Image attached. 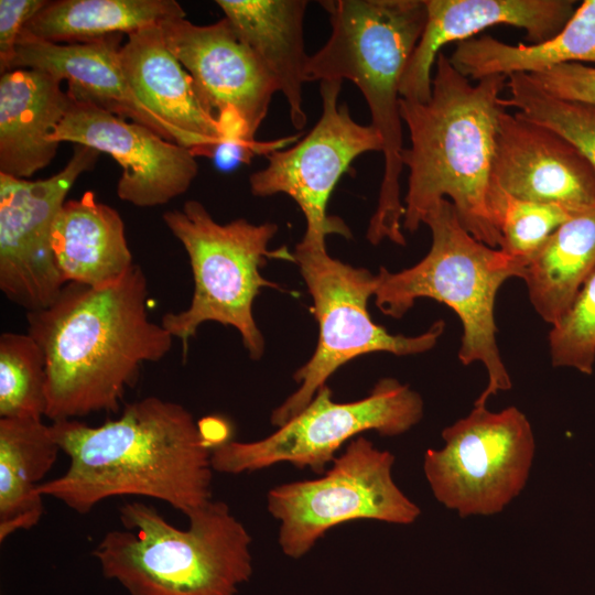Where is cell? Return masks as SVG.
<instances>
[{
  "instance_id": "obj_1",
  "label": "cell",
  "mask_w": 595,
  "mask_h": 595,
  "mask_svg": "<svg viewBox=\"0 0 595 595\" xmlns=\"http://www.w3.org/2000/svg\"><path fill=\"white\" fill-rule=\"evenodd\" d=\"M139 264L101 286L66 283L47 307L28 312V333L46 366V412L55 421L115 413L144 363L163 359L173 337L149 317Z\"/></svg>"
},
{
  "instance_id": "obj_2",
  "label": "cell",
  "mask_w": 595,
  "mask_h": 595,
  "mask_svg": "<svg viewBox=\"0 0 595 595\" xmlns=\"http://www.w3.org/2000/svg\"><path fill=\"white\" fill-rule=\"evenodd\" d=\"M50 430L71 462L37 491L77 513L116 496L159 499L184 515L212 500L213 448L176 402L147 397L99 426L72 419Z\"/></svg>"
},
{
  "instance_id": "obj_3",
  "label": "cell",
  "mask_w": 595,
  "mask_h": 595,
  "mask_svg": "<svg viewBox=\"0 0 595 595\" xmlns=\"http://www.w3.org/2000/svg\"><path fill=\"white\" fill-rule=\"evenodd\" d=\"M434 69L429 100L400 99L410 138L401 156L409 170L402 228L414 232L435 204L448 199L473 237L499 249L501 237L491 218L489 193L497 122L504 109L500 98L508 77L487 76L473 84L443 52Z\"/></svg>"
},
{
  "instance_id": "obj_4",
  "label": "cell",
  "mask_w": 595,
  "mask_h": 595,
  "mask_svg": "<svg viewBox=\"0 0 595 595\" xmlns=\"http://www.w3.org/2000/svg\"><path fill=\"white\" fill-rule=\"evenodd\" d=\"M332 32L305 65L306 82L348 79L361 91L371 126L383 142L385 167L367 239L403 246L404 206L400 195L403 170L400 85L426 22L424 0L320 1Z\"/></svg>"
},
{
  "instance_id": "obj_5",
  "label": "cell",
  "mask_w": 595,
  "mask_h": 595,
  "mask_svg": "<svg viewBox=\"0 0 595 595\" xmlns=\"http://www.w3.org/2000/svg\"><path fill=\"white\" fill-rule=\"evenodd\" d=\"M185 530L144 502L119 508L123 527L93 551L105 577L129 595H236L252 575L251 537L221 500L185 515Z\"/></svg>"
},
{
  "instance_id": "obj_6",
  "label": "cell",
  "mask_w": 595,
  "mask_h": 595,
  "mask_svg": "<svg viewBox=\"0 0 595 595\" xmlns=\"http://www.w3.org/2000/svg\"><path fill=\"white\" fill-rule=\"evenodd\" d=\"M423 224L432 235L428 255L399 272L380 268L376 305L394 318L421 298L450 306L463 325L458 359L464 366L479 361L487 370V387L474 402V407H486L489 397L512 387L497 345L496 295L509 278L522 279L526 266L473 237L448 199L435 204Z\"/></svg>"
},
{
  "instance_id": "obj_7",
  "label": "cell",
  "mask_w": 595,
  "mask_h": 595,
  "mask_svg": "<svg viewBox=\"0 0 595 595\" xmlns=\"http://www.w3.org/2000/svg\"><path fill=\"white\" fill-rule=\"evenodd\" d=\"M162 218L188 256L194 293L187 309L165 313L161 325L182 342L184 356L188 340L203 323L232 326L250 358L260 359L264 339L253 317V301L262 288L278 289L260 269L269 258L294 261L285 249H269L278 226L251 224L245 218L219 224L195 199L187 201L181 210L164 213Z\"/></svg>"
},
{
  "instance_id": "obj_8",
  "label": "cell",
  "mask_w": 595,
  "mask_h": 595,
  "mask_svg": "<svg viewBox=\"0 0 595 595\" xmlns=\"http://www.w3.org/2000/svg\"><path fill=\"white\" fill-rule=\"evenodd\" d=\"M293 258L312 296L320 335L314 354L293 376L300 387L271 414V424L278 428L302 412L326 380L349 360L375 351L397 356L428 351L445 327L441 320L420 335L404 336L376 324L368 312V300L375 295L378 277L331 257L325 240L303 237Z\"/></svg>"
},
{
  "instance_id": "obj_9",
  "label": "cell",
  "mask_w": 595,
  "mask_h": 595,
  "mask_svg": "<svg viewBox=\"0 0 595 595\" xmlns=\"http://www.w3.org/2000/svg\"><path fill=\"white\" fill-rule=\"evenodd\" d=\"M393 463L390 452L357 436L322 477L272 488L267 507L280 522L282 552L300 559L329 529L348 521L413 523L421 510L394 483Z\"/></svg>"
},
{
  "instance_id": "obj_10",
  "label": "cell",
  "mask_w": 595,
  "mask_h": 595,
  "mask_svg": "<svg viewBox=\"0 0 595 595\" xmlns=\"http://www.w3.org/2000/svg\"><path fill=\"white\" fill-rule=\"evenodd\" d=\"M423 416V400L394 378L380 379L357 401L336 402L325 385L310 404L271 435L251 442L227 441L212 450V467L225 474L255 472L278 463L322 474L335 453L360 433L396 436Z\"/></svg>"
},
{
  "instance_id": "obj_11",
  "label": "cell",
  "mask_w": 595,
  "mask_h": 595,
  "mask_svg": "<svg viewBox=\"0 0 595 595\" xmlns=\"http://www.w3.org/2000/svg\"><path fill=\"white\" fill-rule=\"evenodd\" d=\"M423 470L439 502L459 517L501 512L524 488L534 457L530 422L516 407L491 412L474 407L442 431Z\"/></svg>"
},
{
  "instance_id": "obj_12",
  "label": "cell",
  "mask_w": 595,
  "mask_h": 595,
  "mask_svg": "<svg viewBox=\"0 0 595 595\" xmlns=\"http://www.w3.org/2000/svg\"><path fill=\"white\" fill-rule=\"evenodd\" d=\"M343 80H322V113L311 131L293 147L272 150L266 167L249 177L255 196L283 193L302 210L305 238L325 240L329 234L350 237L346 224L326 213L329 196L353 161L370 151H381L380 133L356 122L346 104H338Z\"/></svg>"
},
{
  "instance_id": "obj_13",
  "label": "cell",
  "mask_w": 595,
  "mask_h": 595,
  "mask_svg": "<svg viewBox=\"0 0 595 595\" xmlns=\"http://www.w3.org/2000/svg\"><path fill=\"white\" fill-rule=\"evenodd\" d=\"M100 152L75 144L66 165L36 181L0 173V290L28 312L50 306L66 284L52 249L54 219Z\"/></svg>"
},
{
  "instance_id": "obj_14",
  "label": "cell",
  "mask_w": 595,
  "mask_h": 595,
  "mask_svg": "<svg viewBox=\"0 0 595 595\" xmlns=\"http://www.w3.org/2000/svg\"><path fill=\"white\" fill-rule=\"evenodd\" d=\"M160 28L169 50L191 75L202 104L220 122L225 142L252 144L279 91L263 61L225 17L208 25L181 17Z\"/></svg>"
},
{
  "instance_id": "obj_15",
  "label": "cell",
  "mask_w": 595,
  "mask_h": 595,
  "mask_svg": "<svg viewBox=\"0 0 595 595\" xmlns=\"http://www.w3.org/2000/svg\"><path fill=\"white\" fill-rule=\"evenodd\" d=\"M51 141L87 145L111 155L122 169L118 197L138 207L169 203L184 194L198 174L191 150L88 102L71 99Z\"/></svg>"
},
{
  "instance_id": "obj_16",
  "label": "cell",
  "mask_w": 595,
  "mask_h": 595,
  "mask_svg": "<svg viewBox=\"0 0 595 595\" xmlns=\"http://www.w3.org/2000/svg\"><path fill=\"white\" fill-rule=\"evenodd\" d=\"M491 183L511 196L563 206L595 207V170L569 140L519 112L498 117Z\"/></svg>"
},
{
  "instance_id": "obj_17",
  "label": "cell",
  "mask_w": 595,
  "mask_h": 595,
  "mask_svg": "<svg viewBox=\"0 0 595 595\" xmlns=\"http://www.w3.org/2000/svg\"><path fill=\"white\" fill-rule=\"evenodd\" d=\"M426 22L400 85L403 99L425 102L432 91V69L442 47L462 42L490 26L510 25L526 32L529 44L558 34L576 10L573 0H424Z\"/></svg>"
},
{
  "instance_id": "obj_18",
  "label": "cell",
  "mask_w": 595,
  "mask_h": 595,
  "mask_svg": "<svg viewBox=\"0 0 595 595\" xmlns=\"http://www.w3.org/2000/svg\"><path fill=\"white\" fill-rule=\"evenodd\" d=\"M134 96L194 155L212 156L226 141L220 122L202 104L193 79L165 44L160 25L132 32L119 51Z\"/></svg>"
},
{
  "instance_id": "obj_19",
  "label": "cell",
  "mask_w": 595,
  "mask_h": 595,
  "mask_svg": "<svg viewBox=\"0 0 595 595\" xmlns=\"http://www.w3.org/2000/svg\"><path fill=\"white\" fill-rule=\"evenodd\" d=\"M121 39L122 34H115L89 43L56 44L22 32L12 71L32 68L51 74L67 83L71 99L143 125L171 141L165 128L126 80L119 58Z\"/></svg>"
},
{
  "instance_id": "obj_20",
  "label": "cell",
  "mask_w": 595,
  "mask_h": 595,
  "mask_svg": "<svg viewBox=\"0 0 595 595\" xmlns=\"http://www.w3.org/2000/svg\"><path fill=\"white\" fill-rule=\"evenodd\" d=\"M62 83L32 68L1 75L0 173L26 178L53 161L60 143L51 137L71 104Z\"/></svg>"
},
{
  "instance_id": "obj_21",
  "label": "cell",
  "mask_w": 595,
  "mask_h": 595,
  "mask_svg": "<svg viewBox=\"0 0 595 595\" xmlns=\"http://www.w3.org/2000/svg\"><path fill=\"white\" fill-rule=\"evenodd\" d=\"M52 249L65 283L101 286L134 264L120 214L94 192L67 199L52 227Z\"/></svg>"
},
{
  "instance_id": "obj_22",
  "label": "cell",
  "mask_w": 595,
  "mask_h": 595,
  "mask_svg": "<svg viewBox=\"0 0 595 595\" xmlns=\"http://www.w3.org/2000/svg\"><path fill=\"white\" fill-rule=\"evenodd\" d=\"M236 34L263 61L289 105L295 129H303V84L309 55L304 48V0H217Z\"/></svg>"
},
{
  "instance_id": "obj_23",
  "label": "cell",
  "mask_w": 595,
  "mask_h": 595,
  "mask_svg": "<svg viewBox=\"0 0 595 595\" xmlns=\"http://www.w3.org/2000/svg\"><path fill=\"white\" fill-rule=\"evenodd\" d=\"M450 60L472 80L532 74L567 63H595V0H584L564 28L538 44H508L490 35L456 44Z\"/></svg>"
},
{
  "instance_id": "obj_24",
  "label": "cell",
  "mask_w": 595,
  "mask_h": 595,
  "mask_svg": "<svg viewBox=\"0 0 595 595\" xmlns=\"http://www.w3.org/2000/svg\"><path fill=\"white\" fill-rule=\"evenodd\" d=\"M61 451L39 419L0 418V542L42 518L37 488Z\"/></svg>"
},
{
  "instance_id": "obj_25",
  "label": "cell",
  "mask_w": 595,
  "mask_h": 595,
  "mask_svg": "<svg viewBox=\"0 0 595 595\" xmlns=\"http://www.w3.org/2000/svg\"><path fill=\"white\" fill-rule=\"evenodd\" d=\"M185 17L174 0H56L47 1L23 33L56 44H79Z\"/></svg>"
},
{
  "instance_id": "obj_26",
  "label": "cell",
  "mask_w": 595,
  "mask_h": 595,
  "mask_svg": "<svg viewBox=\"0 0 595 595\" xmlns=\"http://www.w3.org/2000/svg\"><path fill=\"white\" fill-rule=\"evenodd\" d=\"M595 269V207L563 223L526 267L529 300L550 325L567 312Z\"/></svg>"
},
{
  "instance_id": "obj_27",
  "label": "cell",
  "mask_w": 595,
  "mask_h": 595,
  "mask_svg": "<svg viewBox=\"0 0 595 595\" xmlns=\"http://www.w3.org/2000/svg\"><path fill=\"white\" fill-rule=\"evenodd\" d=\"M46 412L44 354L29 334L0 336V416L39 419Z\"/></svg>"
},
{
  "instance_id": "obj_28",
  "label": "cell",
  "mask_w": 595,
  "mask_h": 595,
  "mask_svg": "<svg viewBox=\"0 0 595 595\" xmlns=\"http://www.w3.org/2000/svg\"><path fill=\"white\" fill-rule=\"evenodd\" d=\"M506 88L508 95L500 98L502 108H513L523 117L560 133L595 170V106L553 97L522 73L510 75Z\"/></svg>"
},
{
  "instance_id": "obj_29",
  "label": "cell",
  "mask_w": 595,
  "mask_h": 595,
  "mask_svg": "<svg viewBox=\"0 0 595 595\" xmlns=\"http://www.w3.org/2000/svg\"><path fill=\"white\" fill-rule=\"evenodd\" d=\"M489 208L501 237L499 249L526 267L551 235L576 215L560 205L516 198L493 183Z\"/></svg>"
},
{
  "instance_id": "obj_30",
  "label": "cell",
  "mask_w": 595,
  "mask_h": 595,
  "mask_svg": "<svg viewBox=\"0 0 595 595\" xmlns=\"http://www.w3.org/2000/svg\"><path fill=\"white\" fill-rule=\"evenodd\" d=\"M554 367L592 375L595 363V269L584 282L563 317L549 334Z\"/></svg>"
},
{
  "instance_id": "obj_31",
  "label": "cell",
  "mask_w": 595,
  "mask_h": 595,
  "mask_svg": "<svg viewBox=\"0 0 595 595\" xmlns=\"http://www.w3.org/2000/svg\"><path fill=\"white\" fill-rule=\"evenodd\" d=\"M527 75L553 97L595 106V66L567 63Z\"/></svg>"
},
{
  "instance_id": "obj_32",
  "label": "cell",
  "mask_w": 595,
  "mask_h": 595,
  "mask_svg": "<svg viewBox=\"0 0 595 595\" xmlns=\"http://www.w3.org/2000/svg\"><path fill=\"white\" fill-rule=\"evenodd\" d=\"M46 3V0H0L1 75L12 71L17 44L25 23Z\"/></svg>"
},
{
  "instance_id": "obj_33",
  "label": "cell",
  "mask_w": 595,
  "mask_h": 595,
  "mask_svg": "<svg viewBox=\"0 0 595 595\" xmlns=\"http://www.w3.org/2000/svg\"><path fill=\"white\" fill-rule=\"evenodd\" d=\"M199 430L208 443V445L214 448L217 445H220L228 440V426L227 424L216 418H207L198 422Z\"/></svg>"
}]
</instances>
